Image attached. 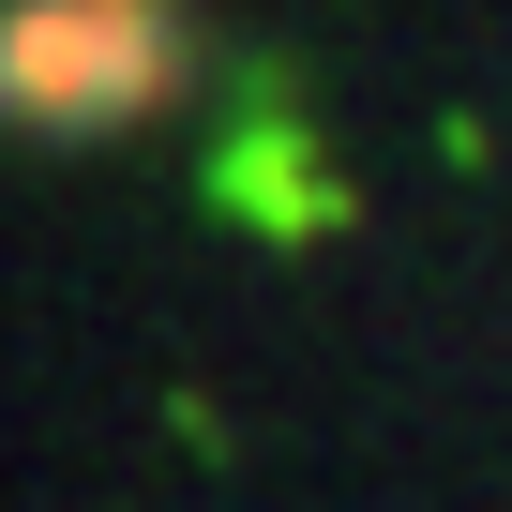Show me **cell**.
I'll use <instances>...</instances> for the list:
<instances>
[{"mask_svg":"<svg viewBox=\"0 0 512 512\" xmlns=\"http://www.w3.org/2000/svg\"><path fill=\"white\" fill-rule=\"evenodd\" d=\"M196 76V0H0V151H121Z\"/></svg>","mask_w":512,"mask_h":512,"instance_id":"cell-1","label":"cell"},{"mask_svg":"<svg viewBox=\"0 0 512 512\" xmlns=\"http://www.w3.org/2000/svg\"><path fill=\"white\" fill-rule=\"evenodd\" d=\"M196 211L241 226L256 256H317V241H347L362 181L332 166V136H317V106H302V61H241L226 136L196 151Z\"/></svg>","mask_w":512,"mask_h":512,"instance_id":"cell-2","label":"cell"}]
</instances>
